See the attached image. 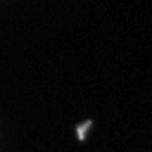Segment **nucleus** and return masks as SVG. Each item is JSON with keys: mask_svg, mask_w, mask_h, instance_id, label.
I'll return each mask as SVG.
<instances>
[{"mask_svg": "<svg viewBox=\"0 0 152 152\" xmlns=\"http://www.w3.org/2000/svg\"><path fill=\"white\" fill-rule=\"evenodd\" d=\"M90 126V122H88L86 124H84L83 127H79V138L80 140H84V136H85V131H86V128Z\"/></svg>", "mask_w": 152, "mask_h": 152, "instance_id": "1", "label": "nucleus"}]
</instances>
